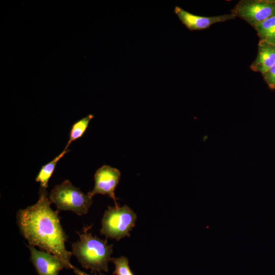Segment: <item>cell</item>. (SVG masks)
Instances as JSON below:
<instances>
[{
	"mask_svg": "<svg viewBox=\"0 0 275 275\" xmlns=\"http://www.w3.org/2000/svg\"><path fill=\"white\" fill-rule=\"evenodd\" d=\"M51 204L46 188L40 187L37 202L17 211V224L29 245L57 256L66 269H71L70 260L73 255L65 246L68 236L60 222V210H53Z\"/></svg>",
	"mask_w": 275,
	"mask_h": 275,
	"instance_id": "obj_1",
	"label": "cell"
},
{
	"mask_svg": "<svg viewBox=\"0 0 275 275\" xmlns=\"http://www.w3.org/2000/svg\"><path fill=\"white\" fill-rule=\"evenodd\" d=\"M76 233L79 239L71 244V252L81 266L91 271L107 272L113 245L108 244L106 239H101L87 231Z\"/></svg>",
	"mask_w": 275,
	"mask_h": 275,
	"instance_id": "obj_2",
	"label": "cell"
},
{
	"mask_svg": "<svg viewBox=\"0 0 275 275\" xmlns=\"http://www.w3.org/2000/svg\"><path fill=\"white\" fill-rule=\"evenodd\" d=\"M48 197L58 210L72 211L80 216L86 214L93 203L92 197L85 194L68 180L55 185Z\"/></svg>",
	"mask_w": 275,
	"mask_h": 275,
	"instance_id": "obj_3",
	"label": "cell"
},
{
	"mask_svg": "<svg viewBox=\"0 0 275 275\" xmlns=\"http://www.w3.org/2000/svg\"><path fill=\"white\" fill-rule=\"evenodd\" d=\"M136 218L135 213L127 205L108 206L102 218L100 234L118 241L129 237Z\"/></svg>",
	"mask_w": 275,
	"mask_h": 275,
	"instance_id": "obj_4",
	"label": "cell"
},
{
	"mask_svg": "<svg viewBox=\"0 0 275 275\" xmlns=\"http://www.w3.org/2000/svg\"><path fill=\"white\" fill-rule=\"evenodd\" d=\"M253 27L275 15V1L241 0L231 10Z\"/></svg>",
	"mask_w": 275,
	"mask_h": 275,
	"instance_id": "obj_5",
	"label": "cell"
},
{
	"mask_svg": "<svg viewBox=\"0 0 275 275\" xmlns=\"http://www.w3.org/2000/svg\"><path fill=\"white\" fill-rule=\"evenodd\" d=\"M121 177L120 171L108 165H103L98 168L94 174L95 184L93 189L87 194L93 198L95 195H107L114 201L115 206H118L115 190Z\"/></svg>",
	"mask_w": 275,
	"mask_h": 275,
	"instance_id": "obj_6",
	"label": "cell"
},
{
	"mask_svg": "<svg viewBox=\"0 0 275 275\" xmlns=\"http://www.w3.org/2000/svg\"><path fill=\"white\" fill-rule=\"evenodd\" d=\"M30 252V261L38 275H59L66 266L57 256L35 246L26 245Z\"/></svg>",
	"mask_w": 275,
	"mask_h": 275,
	"instance_id": "obj_7",
	"label": "cell"
},
{
	"mask_svg": "<svg viewBox=\"0 0 275 275\" xmlns=\"http://www.w3.org/2000/svg\"><path fill=\"white\" fill-rule=\"evenodd\" d=\"M174 13L181 22L190 31H199L209 28L211 25L225 22L235 18L232 14H224L214 16H202L197 15L176 6Z\"/></svg>",
	"mask_w": 275,
	"mask_h": 275,
	"instance_id": "obj_8",
	"label": "cell"
},
{
	"mask_svg": "<svg viewBox=\"0 0 275 275\" xmlns=\"http://www.w3.org/2000/svg\"><path fill=\"white\" fill-rule=\"evenodd\" d=\"M275 64V45L259 41L258 53L250 68L262 75Z\"/></svg>",
	"mask_w": 275,
	"mask_h": 275,
	"instance_id": "obj_9",
	"label": "cell"
},
{
	"mask_svg": "<svg viewBox=\"0 0 275 275\" xmlns=\"http://www.w3.org/2000/svg\"><path fill=\"white\" fill-rule=\"evenodd\" d=\"M254 28L260 41L275 45V15L259 23Z\"/></svg>",
	"mask_w": 275,
	"mask_h": 275,
	"instance_id": "obj_10",
	"label": "cell"
},
{
	"mask_svg": "<svg viewBox=\"0 0 275 275\" xmlns=\"http://www.w3.org/2000/svg\"><path fill=\"white\" fill-rule=\"evenodd\" d=\"M69 151L68 149L65 148L60 154L41 167L35 179L36 182L40 183L41 187H48V181L53 173L57 162Z\"/></svg>",
	"mask_w": 275,
	"mask_h": 275,
	"instance_id": "obj_11",
	"label": "cell"
},
{
	"mask_svg": "<svg viewBox=\"0 0 275 275\" xmlns=\"http://www.w3.org/2000/svg\"><path fill=\"white\" fill-rule=\"evenodd\" d=\"M94 117L93 115L89 114L73 124L70 131L69 139L65 148L68 149V147L72 142L83 135L88 127L90 121Z\"/></svg>",
	"mask_w": 275,
	"mask_h": 275,
	"instance_id": "obj_12",
	"label": "cell"
},
{
	"mask_svg": "<svg viewBox=\"0 0 275 275\" xmlns=\"http://www.w3.org/2000/svg\"><path fill=\"white\" fill-rule=\"evenodd\" d=\"M111 261L115 265V270L112 275H134L131 271L127 257L121 256L112 258Z\"/></svg>",
	"mask_w": 275,
	"mask_h": 275,
	"instance_id": "obj_13",
	"label": "cell"
},
{
	"mask_svg": "<svg viewBox=\"0 0 275 275\" xmlns=\"http://www.w3.org/2000/svg\"><path fill=\"white\" fill-rule=\"evenodd\" d=\"M262 75L268 87L275 90V64Z\"/></svg>",
	"mask_w": 275,
	"mask_h": 275,
	"instance_id": "obj_14",
	"label": "cell"
},
{
	"mask_svg": "<svg viewBox=\"0 0 275 275\" xmlns=\"http://www.w3.org/2000/svg\"><path fill=\"white\" fill-rule=\"evenodd\" d=\"M71 269L73 270L74 273L75 275H97L96 274H90L87 273L86 272L82 271L81 270L79 269L77 267L72 265ZM98 275H105L102 273H99V274Z\"/></svg>",
	"mask_w": 275,
	"mask_h": 275,
	"instance_id": "obj_15",
	"label": "cell"
}]
</instances>
